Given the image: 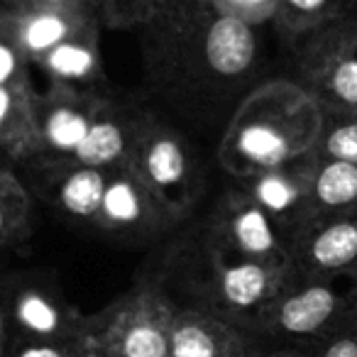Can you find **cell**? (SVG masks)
Returning <instances> with one entry per match:
<instances>
[{
    "instance_id": "obj_18",
    "label": "cell",
    "mask_w": 357,
    "mask_h": 357,
    "mask_svg": "<svg viewBox=\"0 0 357 357\" xmlns=\"http://www.w3.org/2000/svg\"><path fill=\"white\" fill-rule=\"evenodd\" d=\"M103 208L105 213L113 220H120V223H130L139 215V201L137 194L130 184L125 181H115L113 186L105 189L103 196Z\"/></svg>"
},
{
    "instance_id": "obj_17",
    "label": "cell",
    "mask_w": 357,
    "mask_h": 357,
    "mask_svg": "<svg viewBox=\"0 0 357 357\" xmlns=\"http://www.w3.org/2000/svg\"><path fill=\"white\" fill-rule=\"evenodd\" d=\"M66 35V25L61 17L56 15H40L32 17L30 22L25 25V45L30 50H50V47H56Z\"/></svg>"
},
{
    "instance_id": "obj_16",
    "label": "cell",
    "mask_w": 357,
    "mask_h": 357,
    "mask_svg": "<svg viewBox=\"0 0 357 357\" xmlns=\"http://www.w3.org/2000/svg\"><path fill=\"white\" fill-rule=\"evenodd\" d=\"M50 66L59 76L79 79L93 69V54L79 45H56L50 54Z\"/></svg>"
},
{
    "instance_id": "obj_22",
    "label": "cell",
    "mask_w": 357,
    "mask_h": 357,
    "mask_svg": "<svg viewBox=\"0 0 357 357\" xmlns=\"http://www.w3.org/2000/svg\"><path fill=\"white\" fill-rule=\"evenodd\" d=\"M333 89L347 103H357V61H345L333 74Z\"/></svg>"
},
{
    "instance_id": "obj_14",
    "label": "cell",
    "mask_w": 357,
    "mask_h": 357,
    "mask_svg": "<svg viewBox=\"0 0 357 357\" xmlns=\"http://www.w3.org/2000/svg\"><path fill=\"white\" fill-rule=\"evenodd\" d=\"M89 130L91 125L86 123V118L81 113H74V110H56L47 123V135H50L52 144L61 149H76L84 142Z\"/></svg>"
},
{
    "instance_id": "obj_19",
    "label": "cell",
    "mask_w": 357,
    "mask_h": 357,
    "mask_svg": "<svg viewBox=\"0 0 357 357\" xmlns=\"http://www.w3.org/2000/svg\"><path fill=\"white\" fill-rule=\"evenodd\" d=\"M8 357H84L76 342H42L10 337Z\"/></svg>"
},
{
    "instance_id": "obj_20",
    "label": "cell",
    "mask_w": 357,
    "mask_h": 357,
    "mask_svg": "<svg viewBox=\"0 0 357 357\" xmlns=\"http://www.w3.org/2000/svg\"><path fill=\"white\" fill-rule=\"evenodd\" d=\"M257 199L262 201L267 208L284 211L294 201V189L284 181L282 176H267L259 181L257 186Z\"/></svg>"
},
{
    "instance_id": "obj_30",
    "label": "cell",
    "mask_w": 357,
    "mask_h": 357,
    "mask_svg": "<svg viewBox=\"0 0 357 357\" xmlns=\"http://www.w3.org/2000/svg\"><path fill=\"white\" fill-rule=\"evenodd\" d=\"M52 3H59V0H52Z\"/></svg>"
},
{
    "instance_id": "obj_26",
    "label": "cell",
    "mask_w": 357,
    "mask_h": 357,
    "mask_svg": "<svg viewBox=\"0 0 357 357\" xmlns=\"http://www.w3.org/2000/svg\"><path fill=\"white\" fill-rule=\"evenodd\" d=\"M291 6H296L298 10H316V8H321L326 0H289Z\"/></svg>"
},
{
    "instance_id": "obj_3",
    "label": "cell",
    "mask_w": 357,
    "mask_h": 357,
    "mask_svg": "<svg viewBox=\"0 0 357 357\" xmlns=\"http://www.w3.org/2000/svg\"><path fill=\"white\" fill-rule=\"evenodd\" d=\"M257 342L245 328L204 313H181L172 321V357H250Z\"/></svg>"
},
{
    "instance_id": "obj_24",
    "label": "cell",
    "mask_w": 357,
    "mask_h": 357,
    "mask_svg": "<svg viewBox=\"0 0 357 357\" xmlns=\"http://www.w3.org/2000/svg\"><path fill=\"white\" fill-rule=\"evenodd\" d=\"M15 71V56L6 45H0V86L6 84Z\"/></svg>"
},
{
    "instance_id": "obj_12",
    "label": "cell",
    "mask_w": 357,
    "mask_h": 357,
    "mask_svg": "<svg viewBox=\"0 0 357 357\" xmlns=\"http://www.w3.org/2000/svg\"><path fill=\"white\" fill-rule=\"evenodd\" d=\"M235 240L250 255H267L274 250V235L264 213L250 208L235 220Z\"/></svg>"
},
{
    "instance_id": "obj_5",
    "label": "cell",
    "mask_w": 357,
    "mask_h": 357,
    "mask_svg": "<svg viewBox=\"0 0 357 357\" xmlns=\"http://www.w3.org/2000/svg\"><path fill=\"white\" fill-rule=\"evenodd\" d=\"M10 337L15 340H42V342H76L79 345L81 326H71L64 318L56 301L37 289H25L17 294L8 316Z\"/></svg>"
},
{
    "instance_id": "obj_11",
    "label": "cell",
    "mask_w": 357,
    "mask_h": 357,
    "mask_svg": "<svg viewBox=\"0 0 357 357\" xmlns=\"http://www.w3.org/2000/svg\"><path fill=\"white\" fill-rule=\"evenodd\" d=\"M123 149V135L113 123H98L89 130L84 142L76 147V154L84 164H105L115 159Z\"/></svg>"
},
{
    "instance_id": "obj_27",
    "label": "cell",
    "mask_w": 357,
    "mask_h": 357,
    "mask_svg": "<svg viewBox=\"0 0 357 357\" xmlns=\"http://www.w3.org/2000/svg\"><path fill=\"white\" fill-rule=\"evenodd\" d=\"M8 110H10V93H8L3 86H0V123L6 120Z\"/></svg>"
},
{
    "instance_id": "obj_7",
    "label": "cell",
    "mask_w": 357,
    "mask_h": 357,
    "mask_svg": "<svg viewBox=\"0 0 357 357\" xmlns=\"http://www.w3.org/2000/svg\"><path fill=\"white\" fill-rule=\"evenodd\" d=\"M311 264L316 272H347L357 264V225L335 223L311 245Z\"/></svg>"
},
{
    "instance_id": "obj_10",
    "label": "cell",
    "mask_w": 357,
    "mask_h": 357,
    "mask_svg": "<svg viewBox=\"0 0 357 357\" xmlns=\"http://www.w3.org/2000/svg\"><path fill=\"white\" fill-rule=\"evenodd\" d=\"M240 149L248 154L252 162L264 164V167H274V164L284 162L289 154V144L277 130L267 128V125H250L240 135Z\"/></svg>"
},
{
    "instance_id": "obj_1",
    "label": "cell",
    "mask_w": 357,
    "mask_h": 357,
    "mask_svg": "<svg viewBox=\"0 0 357 357\" xmlns=\"http://www.w3.org/2000/svg\"><path fill=\"white\" fill-rule=\"evenodd\" d=\"M357 313V284L337 289L326 282L279 294L257 318L250 337L259 347L308 350L342 328Z\"/></svg>"
},
{
    "instance_id": "obj_25",
    "label": "cell",
    "mask_w": 357,
    "mask_h": 357,
    "mask_svg": "<svg viewBox=\"0 0 357 357\" xmlns=\"http://www.w3.org/2000/svg\"><path fill=\"white\" fill-rule=\"evenodd\" d=\"M10 350V326H8V311L0 306V357H8Z\"/></svg>"
},
{
    "instance_id": "obj_28",
    "label": "cell",
    "mask_w": 357,
    "mask_h": 357,
    "mask_svg": "<svg viewBox=\"0 0 357 357\" xmlns=\"http://www.w3.org/2000/svg\"><path fill=\"white\" fill-rule=\"evenodd\" d=\"M238 3H262V0H238Z\"/></svg>"
},
{
    "instance_id": "obj_2",
    "label": "cell",
    "mask_w": 357,
    "mask_h": 357,
    "mask_svg": "<svg viewBox=\"0 0 357 357\" xmlns=\"http://www.w3.org/2000/svg\"><path fill=\"white\" fill-rule=\"evenodd\" d=\"M174 313L159 301H137L103 321L81 326L84 357H172Z\"/></svg>"
},
{
    "instance_id": "obj_29",
    "label": "cell",
    "mask_w": 357,
    "mask_h": 357,
    "mask_svg": "<svg viewBox=\"0 0 357 357\" xmlns=\"http://www.w3.org/2000/svg\"><path fill=\"white\" fill-rule=\"evenodd\" d=\"M0 230H3V211H0Z\"/></svg>"
},
{
    "instance_id": "obj_6",
    "label": "cell",
    "mask_w": 357,
    "mask_h": 357,
    "mask_svg": "<svg viewBox=\"0 0 357 357\" xmlns=\"http://www.w3.org/2000/svg\"><path fill=\"white\" fill-rule=\"evenodd\" d=\"M206 54H208V64L218 74H240L248 69L255 56V37L243 20L220 17L208 32Z\"/></svg>"
},
{
    "instance_id": "obj_23",
    "label": "cell",
    "mask_w": 357,
    "mask_h": 357,
    "mask_svg": "<svg viewBox=\"0 0 357 357\" xmlns=\"http://www.w3.org/2000/svg\"><path fill=\"white\" fill-rule=\"evenodd\" d=\"M250 357H306V352L298 347H255Z\"/></svg>"
},
{
    "instance_id": "obj_21",
    "label": "cell",
    "mask_w": 357,
    "mask_h": 357,
    "mask_svg": "<svg viewBox=\"0 0 357 357\" xmlns=\"http://www.w3.org/2000/svg\"><path fill=\"white\" fill-rule=\"evenodd\" d=\"M328 152L337 159V162H350L357 164V123L342 125L328 139Z\"/></svg>"
},
{
    "instance_id": "obj_8",
    "label": "cell",
    "mask_w": 357,
    "mask_h": 357,
    "mask_svg": "<svg viewBox=\"0 0 357 357\" xmlns=\"http://www.w3.org/2000/svg\"><path fill=\"white\" fill-rule=\"evenodd\" d=\"M103 196H105L103 178L93 169H84V172L71 174L69 181L61 189V201L76 215L96 213V208L103 206Z\"/></svg>"
},
{
    "instance_id": "obj_4",
    "label": "cell",
    "mask_w": 357,
    "mask_h": 357,
    "mask_svg": "<svg viewBox=\"0 0 357 357\" xmlns=\"http://www.w3.org/2000/svg\"><path fill=\"white\" fill-rule=\"evenodd\" d=\"M215 296H218L225 313L250 318V333L257 318L279 296L277 277H274L272 269H267L259 262H252V259L230 264L218 274Z\"/></svg>"
},
{
    "instance_id": "obj_15",
    "label": "cell",
    "mask_w": 357,
    "mask_h": 357,
    "mask_svg": "<svg viewBox=\"0 0 357 357\" xmlns=\"http://www.w3.org/2000/svg\"><path fill=\"white\" fill-rule=\"evenodd\" d=\"M306 357H357V313L326 340L308 347Z\"/></svg>"
},
{
    "instance_id": "obj_9",
    "label": "cell",
    "mask_w": 357,
    "mask_h": 357,
    "mask_svg": "<svg viewBox=\"0 0 357 357\" xmlns=\"http://www.w3.org/2000/svg\"><path fill=\"white\" fill-rule=\"evenodd\" d=\"M316 194L328 206H345L357 199V164L333 162L321 172Z\"/></svg>"
},
{
    "instance_id": "obj_13",
    "label": "cell",
    "mask_w": 357,
    "mask_h": 357,
    "mask_svg": "<svg viewBox=\"0 0 357 357\" xmlns=\"http://www.w3.org/2000/svg\"><path fill=\"white\" fill-rule=\"evenodd\" d=\"M147 169L159 186H169L184 174V154L174 139H159L147 154Z\"/></svg>"
}]
</instances>
